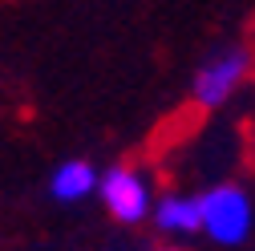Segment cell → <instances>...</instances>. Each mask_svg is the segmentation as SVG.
I'll list each match as a JSON object with an SVG mask.
<instances>
[{
  "label": "cell",
  "mask_w": 255,
  "mask_h": 251,
  "mask_svg": "<svg viewBox=\"0 0 255 251\" xmlns=\"http://www.w3.org/2000/svg\"><path fill=\"white\" fill-rule=\"evenodd\" d=\"M154 223L162 231H203V203L199 199H178L166 195L154 207Z\"/></svg>",
  "instance_id": "5"
},
{
  "label": "cell",
  "mask_w": 255,
  "mask_h": 251,
  "mask_svg": "<svg viewBox=\"0 0 255 251\" xmlns=\"http://www.w3.org/2000/svg\"><path fill=\"white\" fill-rule=\"evenodd\" d=\"M247 69H251V57L243 53V49H227V53H219L215 61H207V65L195 73V102L199 106H223L235 93V85L247 77Z\"/></svg>",
  "instance_id": "3"
},
{
  "label": "cell",
  "mask_w": 255,
  "mask_h": 251,
  "mask_svg": "<svg viewBox=\"0 0 255 251\" xmlns=\"http://www.w3.org/2000/svg\"><path fill=\"white\" fill-rule=\"evenodd\" d=\"M199 203H203V231L215 243L235 247V243H243L251 235V203H247V195L235 182L211 186Z\"/></svg>",
  "instance_id": "1"
},
{
  "label": "cell",
  "mask_w": 255,
  "mask_h": 251,
  "mask_svg": "<svg viewBox=\"0 0 255 251\" xmlns=\"http://www.w3.org/2000/svg\"><path fill=\"white\" fill-rule=\"evenodd\" d=\"M98 195L106 203V211L118 219V223H142L150 215V191H146V178L130 166H110L102 174Z\"/></svg>",
  "instance_id": "2"
},
{
  "label": "cell",
  "mask_w": 255,
  "mask_h": 251,
  "mask_svg": "<svg viewBox=\"0 0 255 251\" xmlns=\"http://www.w3.org/2000/svg\"><path fill=\"white\" fill-rule=\"evenodd\" d=\"M162 251H178V247H162Z\"/></svg>",
  "instance_id": "6"
},
{
  "label": "cell",
  "mask_w": 255,
  "mask_h": 251,
  "mask_svg": "<svg viewBox=\"0 0 255 251\" xmlns=\"http://www.w3.org/2000/svg\"><path fill=\"white\" fill-rule=\"evenodd\" d=\"M98 186H102V174L93 170V162H85V158L61 162V166L53 170V178H49V191H53L61 203H77V199H85L89 191H98Z\"/></svg>",
  "instance_id": "4"
}]
</instances>
